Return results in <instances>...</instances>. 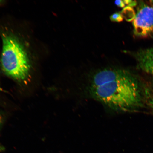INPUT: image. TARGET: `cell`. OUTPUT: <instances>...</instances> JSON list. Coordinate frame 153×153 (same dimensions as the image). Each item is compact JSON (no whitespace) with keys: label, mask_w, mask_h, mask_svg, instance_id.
I'll use <instances>...</instances> for the list:
<instances>
[{"label":"cell","mask_w":153,"mask_h":153,"mask_svg":"<svg viewBox=\"0 0 153 153\" xmlns=\"http://www.w3.org/2000/svg\"><path fill=\"white\" fill-rule=\"evenodd\" d=\"M134 32L136 35L146 37L153 34V6H141L134 19Z\"/></svg>","instance_id":"obj_3"},{"label":"cell","mask_w":153,"mask_h":153,"mask_svg":"<svg viewBox=\"0 0 153 153\" xmlns=\"http://www.w3.org/2000/svg\"><path fill=\"white\" fill-rule=\"evenodd\" d=\"M114 3L117 6V7H121V8H123L126 5L123 1H120V0L115 1Z\"/></svg>","instance_id":"obj_9"},{"label":"cell","mask_w":153,"mask_h":153,"mask_svg":"<svg viewBox=\"0 0 153 153\" xmlns=\"http://www.w3.org/2000/svg\"><path fill=\"white\" fill-rule=\"evenodd\" d=\"M128 71L118 69H105L97 72L92 76L89 87H97L120 79Z\"/></svg>","instance_id":"obj_4"},{"label":"cell","mask_w":153,"mask_h":153,"mask_svg":"<svg viewBox=\"0 0 153 153\" xmlns=\"http://www.w3.org/2000/svg\"><path fill=\"white\" fill-rule=\"evenodd\" d=\"M123 1L125 5H128L130 7H134L136 5V2L135 1H131V0H125Z\"/></svg>","instance_id":"obj_8"},{"label":"cell","mask_w":153,"mask_h":153,"mask_svg":"<svg viewBox=\"0 0 153 153\" xmlns=\"http://www.w3.org/2000/svg\"><path fill=\"white\" fill-rule=\"evenodd\" d=\"M136 59L139 68L153 76V46L139 51Z\"/></svg>","instance_id":"obj_5"},{"label":"cell","mask_w":153,"mask_h":153,"mask_svg":"<svg viewBox=\"0 0 153 153\" xmlns=\"http://www.w3.org/2000/svg\"><path fill=\"white\" fill-rule=\"evenodd\" d=\"M5 150V148L4 147L2 146V145H0V152H3Z\"/></svg>","instance_id":"obj_10"},{"label":"cell","mask_w":153,"mask_h":153,"mask_svg":"<svg viewBox=\"0 0 153 153\" xmlns=\"http://www.w3.org/2000/svg\"><path fill=\"white\" fill-rule=\"evenodd\" d=\"M111 21L113 22H120L123 20V17L120 13L116 12L114 13L110 17Z\"/></svg>","instance_id":"obj_6"},{"label":"cell","mask_w":153,"mask_h":153,"mask_svg":"<svg viewBox=\"0 0 153 153\" xmlns=\"http://www.w3.org/2000/svg\"><path fill=\"white\" fill-rule=\"evenodd\" d=\"M2 123V118L1 115H0V127Z\"/></svg>","instance_id":"obj_11"},{"label":"cell","mask_w":153,"mask_h":153,"mask_svg":"<svg viewBox=\"0 0 153 153\" xmlns=\"http://www.w3.org/2000/svg\"><path fill=\"white\" fill-rule=\"evenodd\" d=\"M92 98L117 111L133 109L141 102V93L137 80L129 72L121 78L97 87H89Z\"/></svg>","instance_id":"obj_1"},{"label":"cell","mask_w":153,"mask_h":153,"mask_svg":"<svg viewBox=\"0 0 153 153\" xmlns=\"http://www.w3.org/2000/svg\"><path fill=\"white\" fill-rule=\"evenodd\" d=\"M1 62L2 68L7 76L18 81L28 76L30 64L27 53L14 36L3 33Z\"/></svg>","instance_id":"obj_2"},{"label":"cell","mask_w":153,"mask_h":153,"mask_svg":"<svg viewBox=\"0 0 153 153\" xmlns=\"http://www.w3.org/2000/svg\"><path fill=\"white\" fill-rule=\"evenodd\" d=\"M151 91V93L149 92L150 94H149V103L150 106L153 109V91Z\"/></svg>","instance_id":"obj_7"}]
</instances>
